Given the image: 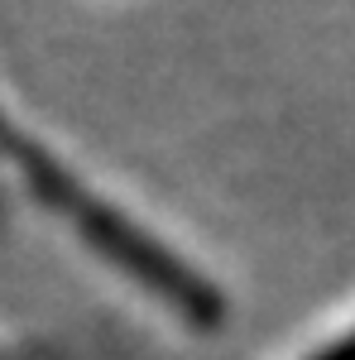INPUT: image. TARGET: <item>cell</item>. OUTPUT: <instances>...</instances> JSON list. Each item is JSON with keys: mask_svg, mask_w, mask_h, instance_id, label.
Listing matches in <instances>:
<instances>
[{"mask_svg": "<svg viewBox=\"0 0 355 360\" xmlns=\"http://www.w3.org/2000/svg\"><path fill=\"white\" fill-rule=\"evenodd\" d=\"M312 360H355V332L346 336V341H336V346H327V351H317Z\"/></svg>", "mask_w": 355, "mask_h": 360, "instance_id": "2", "label": "cell"}, {"mask_svg": "<svg viewBox=\"0 0 355 360\" xmlns=\"http://www.w3.org/2000/svg\"><path fill=\"white\" fill-rule=\"evenodd\" d=\"M0 149L15 159V168L25 173L29 188L44 197L53 212H63V221L77 226V236H82L86 245H96L106 259H115L125 274L144 278L164 303H173L178 312H188L192 322H217L221 317V298L202 278L192 274V269H183L164 245H154V240H149L139 226H130L120 212H110L106 202H96V197L86 193L67 168H58L34 139H20V135H10V130L0 125Z\"/></svg>", "mask_w": 355, "mask_h": 360, "instance_id": "1", "label": "cell"}]
</instances>
